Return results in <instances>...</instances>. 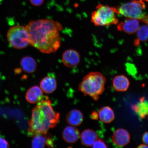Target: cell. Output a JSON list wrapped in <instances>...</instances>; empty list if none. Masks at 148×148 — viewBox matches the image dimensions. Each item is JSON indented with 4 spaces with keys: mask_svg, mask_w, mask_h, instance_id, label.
<instances>
[{
    "mask_svg": "<svg viewBox=\"0 0 148 148\" xmlns=\"http://www.w3.org/2000/svg\"><path fill=\"white\" fill-rule=\"evenodd\" d=\"M90 116L92 119L97 120L99 118V114L97 112L94 111L90 114Z\"/></svg>",
    "mask_w": 148,
    "mask_h": 148,
    "instance_id": "obj_25",
    "label": "cell"
},
{
    "mask_svg": "<svg viewBox=\"0 0 148 148\" xmlns=\"http://www.w3.org/2000/svg\"><path fill=\"white\" fill-rule=\"evenodd\" d=\"M25 98L29 103L32 104L38 103L43 99V92L38 86H32L27 90Z\"/></svg>",
    "mask_w": 148,
    "mask_h": 148,
    "instance_id": "obj_12",
    "label": "cell"
},
{
    "mask_svg": "<svg viewBox=\"0 0 148 148\" xmlns=\"http://www.w3.org/2000/svg\"><path fill=\"white\" fill-rule=\"evenodd\" d=\"M80 59L78 52L73 49L66 50L62 56L63 64L66 67L70 68L77 66L80 62Z\"/></svg>",
    "mask_w": 148,
    "mask_h": 148,
    "instance_id": "obj_7",
    "label": "cell"
},
{
    "mask_svg": "<svg viewBox=\"0 0 148 148\" xmlns=\"http://www.w3.org/2000/svg\"><path fill=\"white\" fill-rule=\"evenodd\" d=\"M25 27L30 44L41 53L50 54L60 47L63 26L59 22L47 18L38 19L31 21Z\"/></svg>",
    "mask_w": 148,
    "mask_h": 148,
    "instance_id": "obj_1",
    "label": "cell"
},
{
    "mask_svg": "<svg viewBox=\"0 0 148 148\" xmlns=\"http://www.w3.org/2000/svg\"><path fill=\"white\" fill-rule=\"evenodd\" d=\"M131 108L140 119H143L148 115V101L146 100L145 97L140 98L139 102L132 105Z\"/></svg>",
    "mask_w": 148,
    "mask_h": 148,
    "instance_id": "obj_14",
    "label": "cell"
},
{
    "mask_svg": "<svg viewBox=\"0 0 148 148\" xmlns=\"http://www.w3.org/2000/svg\"><path fill=\"white\" fill-rule=\"evenodd\" d=\"M56 79L51 76L46 77L42 79L40 82V87L42 92L49 94L54 92L57 88Z\"/></svg>",
    "mask_w": 148,
    "mask_h": 148,
    "instance_id": "obj_15",
    "label": "cell"
},
{
    "mask_svg": "<svg viewBox=\"0 0 148 148\" xmlns=\"http://www.w3.org/2000/svg\"><path fill=\"white\" fill-rule=\"evenodd\" d=\"M92 147L93 148H107V146L103 140L98 139Z\"/></svg>",
    "mask_w": 148,
    "mask_h": 148,
    "instance_id": "obj_21",
    "label": "cell"
},
{
    "mask_svg": "<svg viewBox=\"0 0 148 148\" xmlns=\"http://www.w3.org/2000/svg\"><path fill=\"white\" fill-rule=\"evenodd\" d=\"M81 144L87 147H91L98 139L97 134L92 130L83 131L80 136Z\"/></svg>",
    "mask_w": 148,
    "mask_h": 148,
    "instance_id": "obj_13",
    "label": "cell"
},
{
    "mask_svg": "<svg viewBox=\"0 0 148 148\" xmlns=\"http://www.w3.org/2000/svg\"><path fill=\"white\" fill-rule=\"evenodd\" d=\"M20 64L23 71L28 73H34L36 71L37 66L36 60L29 56L23 57L21 61Z\"/></svg>",
    "mask_w": 148,
    "mask_h": 148,
    "instance_id": "obj_18",
    "label": "cell"
},
{
    "mask_svg": "<svg viewBox=\"0 0 148 148\" xmlns=\"http://www.w3.org/2000/svg\"><path fill=\"white\" fill-rule=\"evenodd\" d=\"M106 82V77L102 74L99 72H90L83 77L78 90L85 96H89L97 101L104 91Z\"/></svg>",
    "mask_w": 148,
    "mask_h": 148,
    "instance_id": "obj_3",
    "label": "cell"
},
{
    "mask_svg": "<svg viewBox=\"0 0 148 148\" xmlns=\"http://www.w3.org/2000/svg\"><path fill=\"white\" fill-rule=\"evenodd\" d=\"M140 1H147V2L148 1V0H140Z\"/></svg>",
    "mask_w": 148,
    "mask_h": 148,
    "instance_id": "obj_27",
    "label": "cell"
},
{
    "mask_svg": "<svg viewBox=\"0 0 148 148\" xmlns=\"http://www.w3.org/2000/svg\"><path fill=\"white\" fill-rule=\"evenodd\" d=\"M99 114L100 119L104 123H111L115 118L113 110L108 106L102 107L99 110Z\"/></svg>",
    "mask_w": 148,
    "mask_h": 148,
    "instance_id": "obj_19",
    "label": "cell"
},
{
    "mask_svg": "<svg viewBox=\"0 0 148 148\" xmlns=\"http://www.w3.org/2000/svg\"><path fill=\"white\" fill-rule=\"evenodd\" d=\"M9 147V144L6 140L2 138H0V148Z\"/></svg>",
    "mask_w": 148,
    "mask_h": 148,
    "instance_id": "obj_22",
    "label": "cell"
},
{
    "mask_svg": "<svg viewBox=\"0 0 148 148\" xmlns=\"http://www.w3.org/2000/svg\"><path fill=\"white\" fill-rule=\"evenodd\" d=\"M115 8L116 14H121L127 18L141 21L145 16L144 12L145 5L144 1L140 0H132Z\"/></svg>",
    "mask_w": 148,
    "mask_h": 148,
    "instance_id": "obj_5",
    "label": "cell"
},
{
    "mask_svg": "<svg viewBox=\"0 0 148 148\" xmlns=\"http://www.w3.org/2000/svg\"><path fill=\"white\" fill-rule=\"evenodd\" d=\"M114 145L118 147H123L127 145L130 141V136L126 130L119 129L114 131L112 136Z\"/></svg>",
    "mask_w": 148,
    "mask_h": 148,
    "instance_id": "obj_9",
    "label": "cell"
},
{
    "mask_svg": "<svg viewBox=\"0 0 148 148\" xmlns=\"http://www.w3.org/2000/svg\"><path fill=\"white\" fill-rule=\"evenodd\" d=\"M142 140L144 144L148 145V132L144 133L142 136Z\"/></svg>",
    "mask_w": 148,
    "mask_h": 148,
    "instance_id": "obj_24",
    "label": "cell"
},
{
    "mask_svg": "<svg viewBox=\"0 0 148 148\" xmlns=\"http://www.w3.org/2000/svg\"><path fill=\"white\" fill-rule=\"evenodd\" d=\"M115 7L100 4L91 14L90 21L96 26H109L118 23Z\"/></svg>",
    "mask_w": 148,
    "mask_h": 148,
    "instance_id": "obj_4",
    "label": "cell"
},
{
    "mask_svg": "<svg viewBox=\"0 0 148 148\" xmlns=\"http://www.w3.org/2000/svg\"><path fill=\"white\" fill-rule=\"evenodd\" d=\"M32 5L36 6H39L43 3L44 0H29Z\"/></svg>",
    "mask_w": 148,
    "mask_h": 148,
    "instance_id": "obj_23",
    "label": "cell"
},
{
    "mask_svg": "<svg viewBox=\"0 0 148 148\" xmlns=\"http://www.w3.org/2000/svg\"><path fill=\"white\" fill-rule=\"evenodd\" d=\"M81 134L78 129L73 126L66 127L63 132L64 140L68 143H74L80 138Z\"/></svg>",
    "mask_w": 148,
    "mask_h": 148,
    "instance_id": "obj_11",
    "label": "cell"
},
{
    "mask_svg": "<svg viewBox=\"0 0 148 148\" xmlns=\"http://www.w3.org/2000/svg\"><path fill=\"white\" fill-rule=\"evenodd\" d=\"M142 25L139 27L137 33L138 39L135 41L134 43L136 45L139 44L140 41H147L148 40V25Z\"/></svg>",
    "mask_w": 148,
    "mask_h": 148,
    "instance_id": "obj_20",
    "label": "cell"
},
{
    "mask_svg": "<svg viewBox=\"0 0 148 148\" xmlns=\"http://www.w3.org/2000/svg\"><path fill=\"white\" fill-rule=\"evenodd\" d=\"M112 84L114 89L116 91L125 92L128 89L130 83L127 77L120 75L116 76L114 77Z\"/></svg>",
    "mask_w": 148,
    "mask_h": 148,
    "instance_id": "obj_17",
    "label": "cell"
},
{
    "mask_svg": "<svg viewBox=\"0 0 148 148\" xmlns=\"http://www.w3.org/2000/svg\"><path fill=\"white\" fill-rule=\"evenodd\" d=\"M31 145L33 148H43L46 147H53V142L50 134H37L33 136Z\"/></svg>",
    "mask_w": 148,
    "mask_h": 148,
    "instance_id": "obj_8",
    "label": "cell"
},
{
    "mask_svg": "<svg viewBox=\"0 0 148 148\" xmlns=\"http://www.w3.org/2000/svg\"><path fill=\"white\" fill-rule=\"evenodd\" d=\"M138 148H148V145H147V144H140V145H139L138 147H137Z\"/></svg>",
    "mask_w": 148,
    "mask_h": 148,
    "instance_id": "obj_26",
    "label": "cell"
},
{
    "mask_svg": "<svg viewBox=\"0 0 148 148\" xmlns=\"http://www.w3.org/2000/svg\"><path fill=\"white\" fill-rule=\"evenodd\" d=\"M60 114L53 110L50 99L46 97L33 109L32 116L28 122L30 136L47 134L49 129L56 126Z\"/></svg>",
    "mask_w": 148,
    "mask_h": 148,
    "instance_id": "obj_2",
    "label": "cell"
},
{
    "mask_svg": "<svg viewBox=\"0 0 148 148\" xmlns=\"http://www.w3.org/2000/svg\"><path fill=\"white\" fill-rule=\"evenodd\" d=\"M140 27L139 20L134 18H126L120 22L117 25L118 30L123 31L129 34H132L137 32Z\"/></svg>",
    "mask_w": 148,
    "mask_h": 148,
    "instance_id": "obj_10",
    "label": "cell"
},
{
    "mask_svg": "<svg viewBox=\"0 0 148 148\" xmlns=\"http://www.w3.org/2000/svg\"><path fill=\"white\" fill-rule=\"evenodd\" d=\"M7 38L9 43L15 49H23L30 44L28 32L26 27L23 26L10 27L7 32Z\"/></svg>",
    "mask_w": 148,
    "mask_h": 148,
    "instance_id": "obj_6",
    "label": "cell"
},
{
    "mask_svg": "<svg viewBox=\"0 0 148 148\" xmlns=\"http://www.w3.org/2000/svg\"><path fill=\"white\" fill-rule=\"evenodd\" d=\"M66 121L70 125L78 126L83 123L84 117L80 110L76 109L70 110L68 113L66 118Z\"/></svg>",
    "mask_w": 148,
    "mask_h": 148,
    "instance_id": "obj_16",
    "label": "cell"
}]
</instances>
